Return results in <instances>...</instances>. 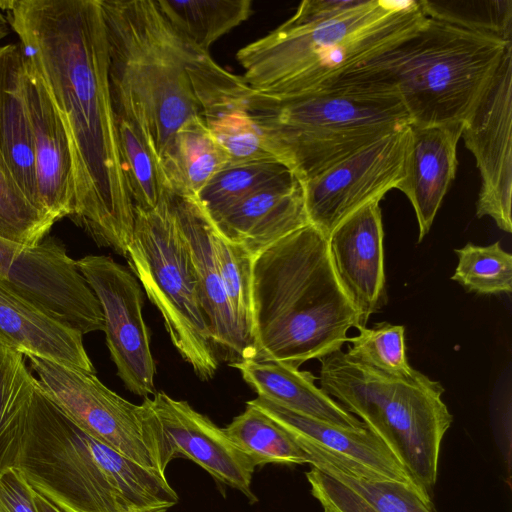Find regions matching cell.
I'll return each mask as SVG.
<instances>
[{"mask_svg":"<svg viewBox=\"0 0 512 512\" xmlns=\"http://www.w3.org/2000/svg\"><path fill=\"white\" fill-rule=\"evenodd\" d=\"M65 125L74 166L70 219L100 246L126 256L132 202L109 84L100 0L0 1Z\"/></svg>","mask_w":512,"mask_h":512,"instance_id":"cell-1","label":"cell"},{"mask_svg":"<svg viewBox=\"0 0 512 512\" xmlns=\"http://www.w3.org/2000/svg\"><path fill=\"white\" fill-rule=\"evenodd\" d=\"M419 0H305L236 53L244 82L285 98L324 89L403 42L427 22Z\"/></svg>","mask_w":512,"mask_h":512,"instance_id":"cell-2","label":"cell"},{"mask_svg":"<svg viewBox=\"0 0 512 512\" xmlns=\"http://www.w3.org/2000/svg\"><path fill=\"white\" fill-rule=\"evenodd\" d=\"M360 316L333 269L327 237L308 224L252 259L253 358L299 368L341 350Z\"/></svg>","mask_w":512,"mask_h":512,"instance_id":"cell-3","label":"cell"},{"mask_svg":"<svg viewBox=\"0 0 512 512\" xmlns=\"http://www.w3.org/2000/svg\"><path fill=\"white\" fill-rule=\"evenodd\" d=\"M14 467L63 512H167L179 500L166 475L88 435L38 381Z\"/></svg>","mask_w":512,"mask_h":512,"instance_id":"cell-4","label":"cell"},{"mask_svg":"<svg viewBox=\"0 0 512 512\" xmlns=\"http://www.w3.org/2000/svg\"><path fill=\"white\" fill-rule=\"evenodd\" d=\"M247 109L265 148L301 183L410 125L394 85L353 71L324 89L292 97H269L249 87Z\"/></svg>","mask_w":512,"mask_h":512,"instance_id":"cell-5","label":"cell"},{"mask_svg":"<svg viewBox=\"0 0 512 512\" xmlns=\"http://www.w3.org/2000/svg\"><path fill=\"white\" fill-rule=\"evenodd\" d=\"M116 117L146 146L158 173L177 130L200 116L187 70L186 44L154 0H100Z\"/></svg>","mask_w":512,"mask_h":512,"instance_id":"cell-6","label":"cell"},{"mask_svg":"<svg viewBox=\"0 0 512 512\" xmlns=\"http://www.w3.org/2000/svg\"><path fill=\"white\" fill-rule=\"evenodd\" d=\"M510 46L428 17L415 34L353 71L394 85L412 126L464 123Z\"/></svg>","mask_w":512,"mask_h":512,"instance_id":"cell-7","label":"cell"},{"mask_svg":"<svg viewBox=\"0 0 512 512\" xmlns=\"http://www.w3.org/2000/svg\"><path fill=\"white\" fill-rule=\"evenodd\" d=\"M318 360L320 388L359 417L431 498L442 439L453 421L441 383L416 369L404 376L389 374L342 350Z\"/></svg>","mask_w":512,"mask_h":512,"instance_id":"cell-8","label":"cell"},{"mask_svg":"<svg viewBox=\"0 0 512 512\" xmlns=\"http://www.w3.org/2000/svg\"><path fill=\"white\" fill-rule=\"evenodd\" d=\"M126 258L150 301L160 311L181 357L200 379H212L218 368V356L189 247L170 194L164 189L153 209L134 207V229Z\"/></svg>","mask_w":512,"mask_h":512,"instance_id":"cell-9","label":"cell"},{"mask_svg":"<svg viewBox=\"0 0 512 512\" xmlns=\"http://www.w3.org/2000/svg\"><path fill=\"white\" fill-rule=\"evenodd\" d=\"M139 421L143 441L154 468L165 475L168 464L185 457L208 472L216 480L243 493L252 503L255 466L207 416L183 400L163 391L146 397L139 405Z\"/></svg>","mask_w":512,"mask_h":512,"instance_id":"cell-10","label":"cell"},{"mask_svg":"<svg viewBox=\"0 0 512 512\" xmlns=\"http://www.w3.org/2000/svg\"><path fill=\"white\" fill-rule=\"evenodd\" d=\"M0 280L65 325L104 331L101 306L76 260L53 238L27 247L0 238Z\"/></svg>","mask_w":512,"mask_h":512,"instance_id":"cell-11","label":"cell"},{"mask_svg":"<svg viewBox=\"0 0 512 512\" xmlns=\"http://www.w3.org/2000/svg\"><path fill=\"white\" fill-rule=\"evenodd\" d=\"M23 356L42 391L80 429L136 463L156 470L142 438L139 405L109 389L94 372L33 354Z\"/></svg>","mask_w":512,"mask_h":512,"instance_id":"cell-12","label":"cell"},{"mask_svg":"<svg viewBox=\"0 0 512 512\" xmlns=\"http://www.w3.org/2000/svg\"><path fill=\"white\" fill-rule=\"evenodd\" d=\"M409 127L374 141L303 182L309 223L328 238L350 214L396 189L404 178Z\"/></svg>","mask_w":512,"mask_h":512,"instance_id":"cell-13","label":"cell"},{"mask_svg":"<svg viewBox=\"0 0 512 512\" xmlns=\"http://www.w3.org/2000/svg\"><path fill=\"white\" fill-rule=\"evenodd\" d=\"M76 265L101 306L106 343L117 375L132 393H156L155 362L142 314L141 286L130 270L104 255H87Z\"/></svg>","mask_w":512,"mask_h":512,"instance_id":"cell-14","label":"cell"},{"mask_svg":"<svg viewBox=\"0 0 512 512\" xmlns=\"http://www.w3.org/2000/svg\"><path fill=\"white\" fill-rule=\"evenodd\" d=\"M461 137L475 157L481 176L476 215L491 217L512 232V46L471 116Z\"/></svg>","mask_w":512,"mask_h":512,"instance_id":"cell-15","label":"cell"},{"mask_svg":"<svg viewBox=\"0 0 512 512\" xmlns=\"http://www.w3.org/2000/svg\"><path fill=\"white\" fill-rule=\"evenodd\" d=\"M288 431L309 454L310 465H329L345 474L364 479L398 481L426 496L389 449L367 428L350 429L309 417L265 398L247 402Z\"/></svg>","mask_w":512,"mask_h":512,"instance_id":"cell-16","label":"cell"},{"mask_svg":"<svg viewBox=\"0 0 512 512\" xmlns=\"http://www.w3.org/2000/svg\"><path fill=\"white\" fill-rule=\"evenodd\" d=\"M184 39V38H183ZM185 40V39H184ZM187 70L200 116L229 163L276 159L265 148L247 109L248 85L242 76L221 67L209 54L185 40Z\"/></svg>","mask_w":512,"mask_h":512,"instance_id":"cell-17","label":"cell"},{"mask_svg":"<svg viewBox=\"0 0 512 512\" xmlns=\"http://www.w3.org/2000/svg\"><path fill=\"white\" fill-rule=\"evenodd\" d=\"M169 194L189 247L217 356L228 365L253 358L250 335L234 313L220 276L212 243V222L196 197Z\"/></svg>","mask_w":512,"mask_h":512,"instance_id":"cell-18","label":"cell"},{"mask_svg":"<svg viewBox=\"0 0 512 512\" xmlns=\"http://www.w3.org/2000/svg\"><path fill=\"white\" fill-rule=\"evenodd\" d=\"M23 89L32 130L40 207L54 222L70 218L75 182L67 131L42 77L25 55Z\"/></svg>","mask_w":512,"mask_h":512,"instance_id":"cell-19","label":"cell"},{"mask_svg":"<svg viewBox=\"0 0 512 512\" xmlns=\"http://www.w3.org/2000/svg\"><path fill=\"white\" fill-rule=\"evenodd\" d=\"M380 200L346 217L328 236L335 274L357 309L360 326L384 303V231Z\"/></svg>","mask_w":512,"mask_h":512,"instance_id":"cell-20","label":"cell"},{"mask_svg":"<svg viewBox=\"0 0 512 512\" xmlns=\"http://www.w3.org/2000/svg\"><path fill=\"white\" fill-rule=\"evenodd\" d=\"M210 221L223 238L252 258L310 224L302 183L291 170Z\"/></svg>","mask_w":512,"mask_h":512,"instance_id":"cell-21","label":"cell"},{"mask_svg":"<svg viewBox=\"0 0 512 512\" xmlns=\"http://www.w3.org/2000/svg\"><path fill=\"white\" fill-rule=\"evenodd\" d=\"M463 123L409 127L404 178L396 189L410 200L419 227L429 232L457 171V144Z\"/></svg>","mask_w":512,"mask_h":512,"instance_id":"cell-22","label":"cell"},{"mask_svg":"<svg viewBox=\"0 0 512 512\" xmlns=\"http://www.w3.org/2000/svg\"><path fill=\"white\" fill-rule=\"evenodd\" d=\"M0 343L21 353L95 372L83 334L53 318L0 280Z\"/></svg>","mask_w":512,"mask_h":512,"instance_id":"cell-23","label":"cell"},{"mask_svg":"<svg viewBox=\"0 0 512 512\" xmlns=\"http://www.w3.org/2000/svg\"><path fill=\"white\" fill-rule=\"evenodd\" d=\"M23 77L21 45L0 46V152L25 196L43 212L37 193L33 138Z\"/></svg>","mask_w":512,"mask_h":512,"instance_id":"cell-24","label":"cell"},{"mask_svg":"<svg viewBox=\"0 0 512 512\" xmlns=\"http://www.w3.org/2000/svg\"><path fill=\"white\" fill-rule=\"evenodd\" d=\"M258 394L291 411L350 429L366 428L315 384L309 371L273 360L247 358L229 365Z\"/></svg>","mask_w":512,"mask_h":512,"instance_id":"cell-25","label":"cell"},{"mask_svg":"<svg viewBox=\"0 0 512 512\" xmlns=\"http://www.w3.org/2000/svg\"><path fill=\"white\" fill-rule=\"evenodd\" d=\"M228 163L202 117L194 116L177 130L160 184L169 193L196 197Z\"/></svg>","mask_w":512,"mask_h":512,"instance_id":"cell-26","label":"cell"},{"mask_svg":"<svg viewBox=\"0 0 512 512\" xmlns=\"http://www.w3.org/2000/svg\"><path fill=\"white\" fill-rule=\"evenodd\" d=\"M154 1L179 36L206 52L253 13L251 0Z\"/></svg>","mask_w":512,"mask_h":512,"instance_id":"cell-27","label":"cell"},{"mask_svg":"<svg viewBox=\"0 0 512 512\" xmlns=\"http://www.w3.org/2000/svg\"><path fill=\"white\" fill-rule=\"evenodd\" d=\"M36 385L25 357L0 343V474L15 465Z\"/></svg>","mask_w":512,"mask_h":512,"instance_id":"cell-28","label":"cell"},{"mask_svg":"<svg viewBox=\"0 0 512 512\" xmlns=\"http://www.w3.org/2000/svg\"><path fill=\"white\" fill-rule=\"evenodd\" d=\"M224 430L255 467L271 463H310L309 454L288 431L248 403Z\"/></svg>","mask_w":512,"mask_h":512,"instance_id":"cell-29","label":"cell"},{"mask_svg":"<svg viewBox=\"0 0 512 512\" xmlns=\"http://www.w3.org/2000/svg\"><path fill=\"white\" fill-rule=\"evenodd\" d=\"M288 169L277 159L227 164L196 196L210 220L279 178Z\"/></svg>","mask_w":512,"mask_h":512,"instance_id":"cell-30","label":"cell"},{"mask_svg":"<svg viewBox=\"0 0 512 512\" xmlns=\"http://www.w3.org/2000/svg\"><path fill=\"white\" fill-rule=\"evenodd\" d=\"M54 223L28 200L0 152V238L32 247L45 239Z\"/></svg>","mask_w":512,"mask_h":512,"instance_id":"cell-31","label":"cell"},{"mask_svg":"<svg viewBox=\"0 0 512 512\" xmlns=\"http://www.w3.org/2000/svg\"><path fill=\"white\" fill-rule=\"evenodd\" d=\"M427 17L512 42V1L419 0Z\"/></svg>","mask_w":512,"mask_h":512,"instance_id":"cell-32","label":"cell"},{"mask_svg":"<svg viewBox=\"0 0 512 512\" xmlns=\"http://www.w3.org/2000/svg\"><path fill=\"white\" fill-rule=\"evenodd\" d=\"M458 264L451 280L479 294L512 291V255L502 249L500 242L487 246L467 243L455 249Z\"/></svg>","mask_w":512,"mask_h":512,"instance_id":"cell-33","label":"cell"},{"mask_svg":"<svg viewBox=\"0 0 512 512\" xmlns=\"http://www.w3.org/2000/svg\"><path fill=\"white\" fill-rule=\"evenodd\" d=\"M356 329L358 334L347 341L348 356L389 374L404 376L413 372L406 356L403 325L380 322Z\"/></svg>","mask_w":512,"mask_h":512,"instance_id":"cell-34","label":"cell"},{"mask_svg":"<svg viewBox=\"0 0 512 512\" xmlns=\"http://www.w3.org/2000/svg\"><path fill=\"white\" fill-rule=\"evenodd\" d=\"M117 122L124 171L134 207L153 209L163 192L156 166L132 127L118 118Z\"/></svg>","mask_w":512,"mask_h":512,"instance_id":"cell-35","label":"cell"},{"mask_svg":"<svg viewBox=\"0 0 512 512\" xmlns=\"http://www.w3.org/2000/svg\"><path fill=\"white\" fill-rule=\"evenodd\" d=\"M312 467L328 474L367 501L378 512H433L413 487L392 480L364 479L345 474L329 465Z\"/></svg>","mask_w":512,"mask_h":512,"instance_id":"cell-36","label":"cell"},{"mask_svg":"<svg viewBox=\"0 0 512 512\" xmlns=\"http://www.w3.org/2000/svg\"><path fill=\"white\" fill-rule=\"evenodd\" d=\"M212 243L230 305L250 335V284L253 258L243 248L223 238L214 226Z\"/></svg>","mask_w":512,"mask_h":512,"instance_id":"cell-37","label":"cell"},{"mask_svg":"<svg viewBox=\"0 0 512 512\" xmlns=\"http://www.w3.org/2000/svg\"><path fill=\"white\" fill-rule=\"evenodd\" d=\"M306 478L323 512H378L354 491L315 467L306 473Z\"/></svg>","mask_w":512,"mask_h":512,"instance_id":"cell-38","label":"cell"},{"mask_svg":"<svg viewBox=\"0 0 512 512\" xmlns=\"http://www.w3.org/2000/svg\"><path fill=\"white\" fill-rule=\"evenodd\" d=\"M34 489L16 467L0 474V512H38Z\"/></svg>","mask_w":512,"mask_h":512,"instance_id":"cell-39","label":"cell"},{"mask_svg":"<svg viewBox=\"0 0 512 512\" xmlns=\"http://www.w3.org/2000/svg\"><path fill=\"white\" fill-rule=\"evenodd\" d=\"M33 498L38 512H63L40 493L34 490Z\"/></svg>","mask_w":512,"mask_h":512,"instance_id":"cell-40","label":"cell"},{"mask_svg":"<svg viewBox=\"0 0 512 512\" xmlns=\"http://www.w3.org/2000/svg\"><path fill=\"white\" fill-rule=\"evenodd\" d=\"M9 33L8 25H0V40Z\"/></svg>","mask_w":512,"mask_h":512,"instance_id":"cell-41","label":"cell"},{"mask_svg":"<svg viewBox=\"0 0 512 512\" xmlns=\"http://www.w3.org/2000/svg\"><path fill=\"white\" fill-rule=\"evenodd\" d=\"M0 25H9L7 18H5L0 10Z\"/></svg>","mask_w":512,"mask_h":512,"instance_id":"cell-42","label":"cell"}]
</instances>
